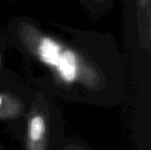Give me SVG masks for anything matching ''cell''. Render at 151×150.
Instances as JSON below:
<instances>
[{
    "label": "cell",
    "instance_id": "1",
    "mask_svg": "<svg viewBox=\"0 0 151 150\" xmlns=\"http://www.w3.org/2000/svg\"><path fill=\"white\" fill-rule=\"evenodd\" d=\"M63 150H86V149H83L81 148L80 146H72V147L67 146L66 148H65V149Z\"/></svg>",
    "mask_w": 151,
    "mask_h": 150
},
{
    "label": "cell",
    "instance_id": "2",
    "mask_svg": "<svg viewBox=\"0 0 151 150\" xmlns=\"http://www.w3.org/2000/svg\"><path fill=\"white\" fill-rule=\"evenodd\" d=\"M1 103H2V96L0 95V107H1Z\"/></svg>",
    "mask_w": 151,
    "mask_h": 150
}]
</instances>
